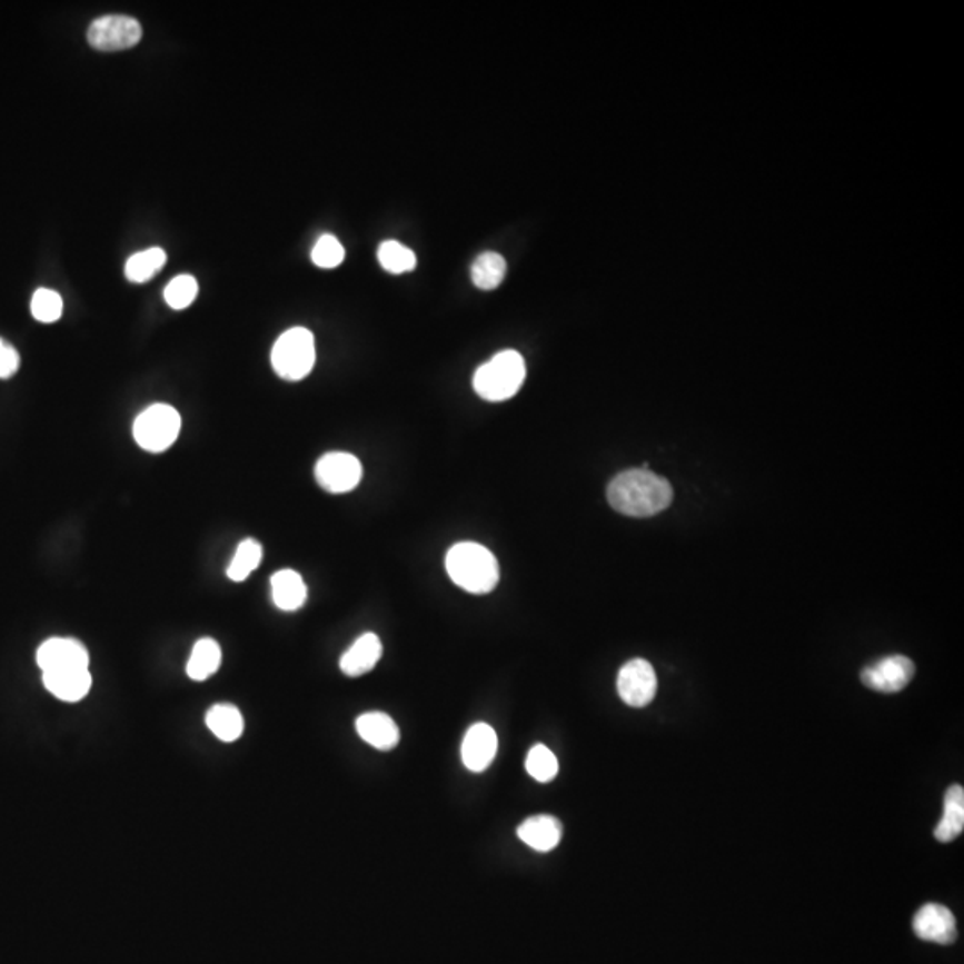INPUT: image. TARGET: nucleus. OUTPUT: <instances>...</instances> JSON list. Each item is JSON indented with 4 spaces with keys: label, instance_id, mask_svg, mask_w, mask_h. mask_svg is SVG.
<instances>
[{
    "label": "nucleus",
    "instance_id": "9",
    "mask_svg": "<svg viewBox=\"0 0 964 964\" xmlns=\"http://www.w3.org/2000/svg\"><path fill=\"white\" fill-rule=\"evenodd\" d=\"M915 677V663L906 656H887L866 666L861 680L866 688L881 693H898Z\"/></svg>",
    "mask_w": 964,
    "mask_h": 964
},
{
    "label": "nucleus",
    "instance_id": "15",
    "mask_svg": "<svg viewBox=\"0 0 964 964\" xmlns=\"http://www.w3.org/2000/svg\"><path fill=\"white\" fill-rule=\"evenodd\" d=\"M382 656V643L374 633L362 634L341 656L340 668L349 677H359L376 668Z\"/></svg>",
    "mask_w": 964,
    "mask_h": 964
},
{
    "label": "nucleus",
    "instance_id": "3",
    "mask_svg": "<svg viewBox=\"0 0 964 964\" xmlns=\"http://www.w3.org/2000/svg\"><path fill=\"white\" fill-rule=\"evenodd\" d=\"M526 376V361L520 354L503 350L476 371L474 390L488 403H503L518 394Z\"/></svg>",
    "mask_w": 964,
    "mask_h": 964
},
{
    "label": "nucleus",
    "instance_id": "5",
    "mask_svg": "<svg viewBox=\"0 0 964 964\" xmlns=\"http://www.w3.org/2000/svg\"><path fill=\"white\" fill-rule=\"evenodd\" d=\"M181 433V415L168 404H155L141 411L132 426V435L147 453H165L176 444Z\"/></svg>",
    "mask_w": 964,
    "mask_h": 964
},
{
    "label": "nucleus",
    "instance_id": "22",
    "mask_svg": "<svg viewBox=\"0 0 964 964\" xmlns=\"http://www.w3.org/2000/svg\"><path fill=\"white\" fill-rule=\"evenodd\" d=\"M165 264H167V252L163 249L155 247V249L141 250L127 259L126 277L131 282L150 281Z\"/></svg>",
    "mask_w": 964,
    "mask_h": 964
},
{
    "label": "nucleus",
    "instance_id": "10",
    "mask_svg": "<svg viewBox=\"0 0 964 964\" xmlns=\"http://www.w3.org/2000/svg\"><path fill=\"white\" fill-rule=\"evenodd\" d=\"M913 931L924 942L952 945L957 937L955 916L942 904H925L913 918Z\"/></svg>",
    "mask_w": 964,
    "mask_h": 964
},
{
    "label": "nucleus",
    "instance_id": "1",
    "mask_svg": "<svg viewBox=\"0 0 964 964\" xmlns=\"http://www.w3.org/2000/svg\"><path fill=\"white\" fill-rule=\"evenodd\" d=\"M607 500L615 511L634 518L654 517L674 500V489L665 477L647 468L622 471L607 486Z\"/></svg>",
    "mask_w": 964,
    "mask_h": 964
},
{
    "label": "nucleus",
    "instance_id": "28",
    "mask_svg": "<svg viewBox=\"0 0 964 964\" xmlns=\"http://www.w3.org/2000/svg\"><path fill=\"white\" fill-rule=\"evenodd\" d=\"M311 259L317 267L336 268L345 259L344 245L335 236L324 235L312 247Z\"/></svg>",
    "mask_w": 964,
    "mask_h": 964
},
{
    "label": "nucleus",
    "instance_id": "25",
    "mask_svg": "<svg viewBox=\"0 0 964 964\" xmlns=\"http://www.w3.org/2000/svg\"><path fill=\"white\" fill-rule=\"evenodd\" d=\"M527 774L538 783H550L556 779L559 772V763L554 752L545 745H535L530 748L526 759Z\"/></svg>",
    "mask_w": 964,
    "mask_h": 964
},
{
    "label": "nucleus",
    "instance_id": "21",
    "mask_svg": "<svg viewBox=\"0 0 964 964\" xmlns=\"http://www.w3.org/2000/svg\"><path fill=\"white\" fill-rule=\"evenodd\" d=\"M506 259L497 252H483L471 265V281L479 290H495L506 277Z\"/></svg>",
    "mask_w": 964,
    "mask_h": 964
},
{
    "label": "nucleus",
    "instance_id": "19",
    "mask_svg": "<svg viewBox=\"0 0 964 964\" xmlns=\"http://www.w3.org/2000/svg\"><path fill=\"white\" fill-rule=\"evenodd\" d=\"M222 650L215 639L202 638L196 643L190 659L186 665V674L193 680H206L220 668Z\"/></svg>",
    "mask_w": 964,
    "mask_h": 964
},
{
    "label": "nucleus",
    "instance_id": "16",
    "mask_svg": "<svg viewBox=\"0 0 964 964\" xmlns=\"http://www.w3.org/2000/svg\"><path fill=\"white\" fill-rule=\"evenodd\" d=\"M561 822L554 816H530L518 827V838L536 852L554 851L561 842Z\"/></svg>",
    "mask_w": 964,
    "mask_h": 964
},
{
    "label": "nucleus",
    "instance_id": "14",
    "mask_svg": "<svg viewBox=\"0 0 964 964\" xmlns=\"http://www.w3.org/2000/svg\"><path fill=\"white\" fill-rule=\"evenodd\" d=\"M43 684L59 700L79 702L90 692L91 674L88 668L43 672Z\"/></svg>",
    "mask_w": 964,
    "mask_h": 964
},
{
    "label": "nucleus",
    "instance_id": "27",
    "mask_svg": "<svg viewBox=\"0 0 964 964\" xmlns=\"http://www.w3.org/2000/svg\"><path fill=\"white\" fill-rule=\"evenodd\" d=\"M31 312L41 324H52L63 315V299L54 290L40 288L32 295Z\"/></svg>",
    "mask_w": 964,
    "mask_h": 964
},
{
    "label": "nucleus",
    "instance_id": "20",
    "mask_svg": "<svg viewBox=\"0 0 964 964\" xmlns=\"http://www.w3.org/2000/svg\"><path fill=\"white\" fill-rule=\"evenodd\" d=\"M206 724L209 731L222 742L231 743L240 738L244 733V716L238 707L231 704H217L206 715Z\"/></svg>",
    "mask_w": 964,
    "mask_h": 964
},
{
    "label": "nucleus",
    "instance_id": "18",
    "mask_svg": "<svg viewBox=\"0 0 964 964\" xmlns=\"http://www.w3.org/2000/svg\"><path fill=\"white\" fill-rule=\"evenodd\" d=\"M964 831V789L960 784H954L945 795L943 818L937 824L934 836L937 842L951 843L960 838Z\"/></svg>",
    "mask_w": 964,
    "mask_h": 964
},
{
    "label": "nucleus",
    "instance_id": "12",
    "mask_svg": "<svg viewBox=\"0 0 964 964\" xmlns=\"http://www.w3.org/2000/svg\"><path fill=\"white\" fill-rule=\"evenodd\" d=\"M497 751L498 738L494 727H489L488 724H474L463 738V765L470 772L480 774L494 763Z\"/></svg>",
    "mask_w": 964,
    "mask_h": 964
},
{
    "label": "nucleus",
    "instance_id": "11",
    "mask_svg": "<svg viewBox=\"0 0 964 964\" xmlns=\"http://www.w3.org/2000/svg\"><path fill=\"white\" fill-rule=\"evenodd\" d=\"M37 662L41 672L88 668L90 656L78 639L50 638L38 648Z\"/></svg>",
    "mask_w": 964,
    "mask_h": 964
},
{
    "label": "nucleus",
    "instance_id": "24",
    "mask_svg": "<svg viewBox=\"0 0 964 964\" xmlns=\"http://www.w3.org/2000/svg\"><path fill=\"white\" fill-rule=\"evenodd\" d=\"M380 267L385 268L386 272L406 274L411 272L417 267V256L406 245L399 241L388 240L380 244L377 250Z\"/></svg>",
    "mask_w": 964,
    "mask_h": 964
},
{
    "label": "nucleus",
    "instance_id": "26",
    "mask_svg": "<svg viewBox=\"0 0 964 964\" xmlns=\"http://www.w3.org/2000/svg\"><path fill=\"white\" fill-rule=\"evenodd\" d=\"M197 294H199V285L196 277L177 276L168 282L163 297L170 308L186 309L197 299Z\"/></svg>",
    "mask_w": 964,
    "mask_h": 964
},
{
    "label": "nucleus",
    "instance_id": "2",
    "mask_svg": "<svg viewBox=\"0 0 964 964\" xmlns=\"http://www.w3.org/2000/svg\"><path fill=\"white\" fill-rule=\"evenodd\" d=\"M445 566L454 585L468 594H489L500 579L497 557L489 553L488 548L474 541H463L450 547Z\"/></svg>",
    "mask_w": 964,
    "mask_h": 964
},
{
    "label": "nucleus",
    "instance_id": "23",
    "mask_svg": "<svg viewBox=\"0 0 964 964\" xmlns=\"http://www.w3.org/2000/svg\"><path fill=\"white\" fill-rule=\"evenodd\" d=\"M264 559V547L256 539H244L238 548H236L232 561L227 566V577L241 583L258 568L259 563Z\"/></svg>",
    "mask_w": 964,
    "mask_h": 964
},
{
    "label": "nucleus",
    "instance_id": "8",
    "mask_svg": "<svg viewBox=\"0 0 964 964\" xmlns=\"http://www.w3.org/2000/svg\"><path fill=\"white\" fill-rule=\"evenodd\" d=\"M616 688L622 700L630 707H645L654 700L657 693V677L654 666L645 659H633L622 666Z\"/></svg>",
    "mask_w": 964,
    "mask_h": 964
},
{
    "label": "nucleus",
    "instance_id": "4",
    "mask_svg": "<svg viewBox=\"0 0 964 964\" xmlns=\"http://www.w3.org/2000/svg\"><path fill=\"white\" fill-rule=\"evenodd\" d=\"M317 359L315 338L306 327H294L279 336L272 349V367L286 380H300L311 374Z\"/></svg>",
    "mask_w": 964,
    "mask_h": 964
},
{
    "label": "nucleus",
    "instance_id": "29",
    "mask_svg": "<svg viewBox=\"0 0 964 964\" xmlns=\"http://www.w3.org/2000/svg\"><path fill=\"white\" fill-rule=\"evenodd\" d=\"M20 367V356L13 345L0 338V379H10Z\"/></svg>",
    "mask_w": 964,
    "mask_h": 964
},
{
    "label": "nucleus",
    "instance_id": "17",
    "mask_svg": "<svg viewBox=\"0 0 964 964\" xmlns=\"http://www.w3.org/2000/svg\"><path fill=\"white\" fill-rule=\"evenodd\" d=\"M272 598L282 612H297L308 598V588L299 572L281 570L272 575Z\"/></svg>",
    "mask_w": 964,
    "mask_h": 964
},
{
    "label": "nucleus",
    "instance_id": "13",
    "mask_svg": "<svg viewBox=\"0 0 964 964\" xmlns=\"http://www.w3.org/2000/svg\"><path fill=\"white\" fill-rule=\"evenodd\" d=\"M356 731L362 742L377 751H391L400 742V731L391 716L386 713H365L356 720Z\"/></svg>",
    "mask_w": 964,
    "mask_h": 964
},
{
    "label": "nucleus",
    "instance_id": "7",
    "mask_svg": "<svg viewBox=\"0 0 964 964\" xmlns=\"http://www.w3.org/2000/svg\"><path fill=\"white\" fill-rule=\"evenodd\" d=\"M315 477L329 494H349L361 483V461L349 453H329L318 459Z\"/></svg>",
    "mask_w": 964,
    "mask_h": 964
},
{
    "label": "nucleus",
    "instance_id": "6",
    "mask_svg": "<svg viewBox=\"0 0 964 964\" xmlns=\"http://www.w3.org/2000/svg\"><path fill=\"white\" fill-rule=\"evenodd\" d=\"M141 40V26L126 14H106L93 20L88 28V43L93 49L113 52L137 46Z\"/></svg>",
    "mask_w": 964,
    "mask_h": 964
}]
</instances>
